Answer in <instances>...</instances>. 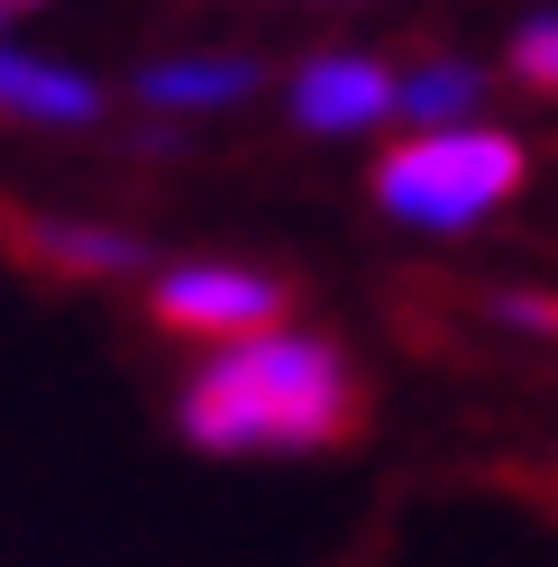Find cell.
<instances>
[{"label":"cell","mask_w":558,"mask_h":567,"mask_svg":"<svg viewBox=\"0 0 558 567\" xmlns=\"http://www.w3.org/2000/svg\"><path fill=\"white\" fill-rule=\"evenodd\" d=\"M394 120H403V128L485 120V74H476L467 55H422L412 74H394Z\"/></svg>","instance_id":"8"},{"label":"cell","mask_w":558,"mask_h":567,"mask_svg":"<svg viewBox=\"0 0 558 567\" xmlns=\"http://www.w3.org/2000/svg\"><path fill=\"white\" fill-rule=\"evenodd\" d=\"M504 64H513L521 92H558V10H531V19H521L513 47H504Z\"/></svg>","instance_id":"9"},{"label":"cell","mask_w":558,"mask_h":567,"mask_svg":"<svg viewBox=\"0 0 558 567\" xmlns=\"http://www.w3.org/2000/svg\"><path fill=\"white\" fill-rule=\"evenodd\" d=\"M285 111L311 137H366V128L394 120V64L385 55H358V47H330V55H311L293 74Z\"/></svg>","instance_id":"4"},{"label":"cell","mask_w":558,"mask_h":567,"mask_svg":"<svg viewBox=\"0 0 558 567\" xmlns=\"http://www.w3.org/2000/svg\"><path fill=\"white\" fill-rule=\"evenodd\" d=\"M257 92V64L248 55H165L137 74V101L147 111H229V101Z\"/></svg>","instance_id":"7"},{"label":"cell","mask_w":558,"mask_h":567,"mask_svg":"<svg viewBox=\"0 0 558 567\" xmlns=\"http://www.w3.org/2000/svg\"><path fill=\"white\" fill-rule=\"evenodd\" d=\"M0 120H28V128H92V120H101V83H83L74 64H55V55L0 47Z\"/></svg>","instance_id":"5"},{"label":"cell","mask_w":558,"mask_h":567,"mask_svg":"<svg viewBox=\"0 0 558 567\" xmlns=\"http://www.w3.org/2000/svg\"><path fill=\"white\" fill-rule=\"evenodd\" d=\"M10 10H28V0H10Z\"/></svg>","instance_id":"11"},{"label":"cell","mask_w":558,"mask_h":567,"mask_svg":"<svg viewBox=\"0 0 558 567\" xmlns=\"http://www.w3.org/2000/svg\"><path fill=\"white\" fill-rule=\"evenodd\" d=\"M531 184V156L521 137L495 128V120H448V128H412L403 147L375 156V210L403 229H431V238H458L476 220Z\"/></svg>","instance_id":"2"},{"label":"cell","mask_w":558,"mask_h":567,"mask_svg":"<svg viewBox=\"0 0 558 567\" xmlns=\"http://www.w3.org/2000/svg\"><path fill=\"white\" fill-rule=\"evenodd\" d=\"M10 247L28 266H46V275H137V247L128 229H101V220H10Z\"/></svg>","instance_id":"6"},{"label":"cell","mask_w":558,"mask_h":567,"mask_svg":"<svg viewBox=\"0 0 558 567\" xmlns=\"http://www.w3.org/2000/svg\"><path fill=\"white\" fill-rule=\"evenodd\" d=\"M495 321L504 330H531V339H558V302L549 293H495Z\"/></svg>","instance_id":"10"},{"label":"cell","mask_w":558,"mask_h":567,"mask_svg":"<svg viewBox=\"0 0 558 567\" xmlns=\"http://www.w3.org/2000/svg\"><path fill=\"white\" fill-rule=\"evenodd\" d=\"M174 421L211 457H302L358 431V375L321 330L266 321V330L211 339V358L184 375Z\"/></svg>","instance_id":"1"},{"label":"cell","mask_w":558,"mask_h":567,"mask_svg":"<svg viewBox=\"0 0 558 567\" xmlns=\"http://www.w3.org/2000/svg\"><path fill=\"white\" fill-rule=\"evenodd\" d=\"M0 10H10V0H0Z\"/></svg>","instance_id":"12"},{"label":"cell","mask_w":558,"mask_h":567,"mask_svg":"<svg viewBox=\"0 0 558 567\" xmlns=\"http://www.w3.org/2000/svg\"><path fill=\"white\" fill-rule=\"evenodd\" d=\"M147 311L156 330L174 339H238V330H266L285 321V284H275L266 266H229V257H193V266H165L147 284Z\"/></svg>","instance_id":"3"}]
</instances>
